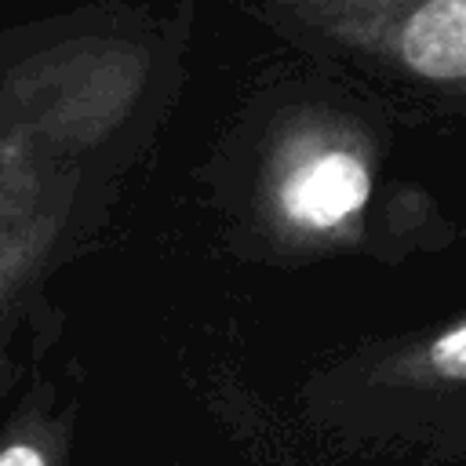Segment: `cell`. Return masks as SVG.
<instances>
[{"instance_id": "cell-2", "label": "cell", "mask_w": 466, "mask_h": 466, "mask_svg": "<svg viewBox=\"0 0 466 466\" xmlns=\"http://www.w3.org/2000/svg\"><path fill=\"white\" fill-rule=\"evenodd\" d=\"M404 62L430 80L466 76V0H433L419 7L400 36Z\"/></svg>"}, {"instance_id": "cell-3", "label": "cell", "mask_w": 466, "mask_h": 466, "mask_svg": "<svg viewBox=\"0 0 466 466\" xmlns=\"http://www.w3.org/2000/svg\"><path fill=\"white\" fill-rule=\"evenodd\" d=\"M430 360L441 375H451V379H466V320L459 328H451L448 335H441L433 346H430Z\"/></svg>"}, {"instance_id": "cell-1", "label": "cell", "mask_w": 466, "mask_h": 466, "mask_svg": "<svg viewBox=\"0 0 466 466\" xmlns=\"http://www.w3.org/2000/svg\"><path fill=\"white\" fill-rule=\"evenodd\" d=\"M368 193H371L368 167L353 153L331 149V153L313 157L288 178L284 208L295 222L324 229V226H339L342 218L357 215Z\"/></svg>"}, {"instance_id": "cell-4", "label": "cell", "mask_w": 466, "mask_h": 466, "mask_svg": "<svg viewBox=\"0 0 466 466\" xmlns=\"http://www.w3.org/2000/svg\"><path fill=\"white\" fill-rule=\"evenodd\" d=\"M0 466H47L33 444H11L0 451Z\"/></svg>"}]
</instances>
